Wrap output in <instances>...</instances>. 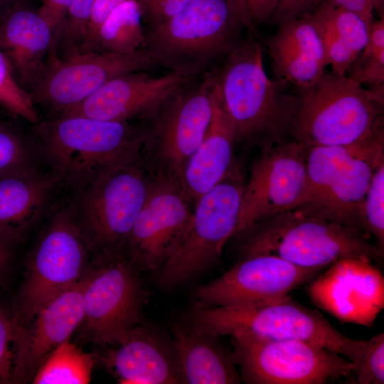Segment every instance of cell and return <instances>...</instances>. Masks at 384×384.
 Masks as SVG:
<instances>
[{
	"label": "cell",
	"instance_id": "20",
	"mask_svg": "<svg viewBox=\"0 0 384 384\" xmlns=\"http://www.w3.org/2000/svg\"><path fill=\"white\" fill-rule=\"evenodd\" d=\"M95 358L124 384L183 383L171 339L141 323Z\"/></svg>",
	"mask_w": 384,
	"mask_h": 384
},
{
	"label": "cell",
	"instance_id": "5",
	"mask_svg": "<svg viewBox=\"0 0 384 384\" xmlns=\"http://www.w3.org/2000/svg\"><path fill=\"white\" fill-rule=\"evenodd\" d=\"M183 317L198 329L218 337L244 332L270 339L309 342L342 356L353 364L366 342L342 334L319 311L289 295L251 305L195 304Z\"/></svg>",
	"mask_w": 384,
	"mask_h": 384
},
{
	"label": "cell",
	"instance_id": "35",
	"mask_svg": "<svg viewBox=\"0 0 384 384\" xmlns=\"http://www.w3.org/2000/svg\"><path fill=\"white\" fill-rule=\"evenodd\" d=\"M353 365V375L356 383H384L383 333L366 340Z\"/></svg>",
	"mask_w": 384,
	"mask_h": 384
},
{
	"label": "cell",
	"instance_id": "25",
	"mask_svg": "<svg viewBox=\"0 0 384 384\" xmlns=\"http://www.w3.org/2000/svg\"><path fill=\"white\" fill-rule=\"evenodd\" d=\"M235 143V128L224 105L215 75L210 121L180 183L191 202L195 203L225 177L234 165Z\"/></svg>",
	"mask_w": 384,
	"mask_h": 384
},
{
	"label": "cell",
	"instance_id": "17",
	"mask_svg": "<svg viewBox=\"0 0 384 384\" xmlns=\"http://www.w3.org/2000/svg\"><path fill=\"white\" fill-rule=\"evenodd\" d=\"M366 257L336 260L307 284L311 303L343 323L371 327L384 307V277Z\"/></svg>",
	"mask_w": 384,
	"mask_h": 384
},
{
	"label": "cell",
	"instance_id": "19",
	"mask_svg": "<svg viewBox=\"0 0 384 384\" xmlns=\"http://www.w3.org/2000/svg\"><path fill=\"white\" fill-rule=\"evenodd\" d=\"M88 268L89 265L75 285L48 302L26 324L16 326L13 383L33 379L43 360L60 344L70 340L80 326Z\"/></svg>",
	"mask_w": 384,
	"mask_h": 384
},
{
	"label": "cell",
	"instance_id": "31",
	"mask_svg": "<svg viewBox=\"0 0 384 384\" xmlns=\"http://www.w3.org/2000/svg\"><path fill=\"white\" fill-rule=\"evenodd\" d=\"M32 137L0 120V178L42 169Z\"/></svg>",
	"mask_w": 384,
	"mask_h": 384
},
{
	"label": "cell",
	"instance_id": "22",
	"mask_svg": "<svg viewBox=\"0 0 384 384\" xmlns=\"http://www.w3.org/2000/svg\"><path fill=\"white\" fill-rule=\"evenodd\" d=\"M383 161L384 132L368 142L346 164L319 199L297 208L366 234L363 203L373 172Z\"/></svg>",
	"mask_w": 384,
	"mask_h": 384
},
{
	"label": "cell",
	"instance_id": "26",
	"mask_svg": "<svg viewBox=\"0 0 384 384\" xmlns=\"http://www.w3.org/2000/svg\"><path fill=\"white\" fill-rule=\"evenodd\" d=\"M183 383L236 384L242 382L231 353L218 336L206 332L183 316L169 324Z\"/></svg>",
	"mask_w": 384,
	"mask_h": 384
},
{
	"label": "cell",
	"instance_id": "42",
	"mask_svg": "<svg viewBox=\"0 0 384 384\" xmlns=\"http://www.w3.org/2000/svg\"><path fill=\"white\" fill-rule=\"evenodd\" d=\"M358 15L370 27L373 19V6L369 0H329Z\"/></svg>",
	"mask_w": 384,
	"mask_h": 384
},
{
	"label": "cell",
	"instance_id": "46",
	"mask_svg": "<svg viewBox=\"0 0 384 384\" xmlns=\"http://www.w3.org/2000/svg\"><path fill=\"white\" fill-rule=\"evenodd\" d=\"M139 1H142V0H139Z\"/></svg>",
	"mask_w": 384,
	"mask_h": 384
},
{
	"label": "cell",
	"instance_id": "41",
	"mask_svg": "<svg viewBox=\"0 0 384 384\" xmlns=\"http://www.w3.org/2000/svg\"><path fill=\"white\" fill-rule=\"evenodd\" d=\"M70 1V0H41V6L38 11L49 22L53 32L63 20Z\"/></svg>",
	"mask_w": 384,
	"mask_h": 384
},
{
	"label": "cell",
	"instance_id": "6",
	"mask_svg": "<svg viewBox=\"0 0 384 384\" xmlns=\"http://www.w3.org/2000/svg\"><path fill=\"white\" fill-rule=\"evenodd\" d=\"M242 29L227 0H193L172 18L145 28L146 48L156 65L197 78L236 46Z\"/></svg>",
	"mask_w": 384,
	"mask_h": 384
},
{
	"label": "cell",
	"instance_id": "14",
	"mask_svg": "<svg viewBox=\"0 0 384 384\" xmlns=\"http://www.w3.org/2000/svg\"><path fill=\"white\" fill-rule=\"evenodd\" d=\"M306 153L293 139L264 142L244 186L236 233L297 206L306 186Z\"/></svg>",
	"mask_w": 384,
	"mask_h": 384
},
{
	"label": "cell",
	"instance_id": "8",
	"mask_svg": "<svg viewBox=\"0 0 384 384\" xmlns=\"http://www.w3.org/2000/svg\"><path fill=\"white\" fill-rule=\"evenodd\" d=\"M152 181L139 155L67 198L92 254L124 252Z\"/></svg>",
	"mask_w": 384,
	"mask_h": 384
},
{
	"label": "cell",
	"instance_id": "15",
	"mask_svg": "<svg viewBox=\"0 0 384 384\" xmlns=\"http://www.w3.org/2000/svg\"><path fill=\"white\" fill-rule=\"evenodd\" d=\"M191 203L174 180L160 174L152 181L124 249L140 272H156L172 255L191 220Z\"/></svg>",
	"mask_w": 384,
	"mask_h": 384
},
{
	"label": "cell",
	"instance_id": "34",
	"mask_svg": "<svg viewBox=\"0 0 384 384\" xmlns=\"http://www.w3.org/2000/svg\"><path fill=\"white\" fill-rule=\"evenodd\" d=\"M362 216L366 233L384 252V161L373 172L364 198Z\"/></svg>",
	"mask_w": 384,
	"mask_h": 384
},
{
	"label": "cell",
	"instance_id": "44",
	"mask_svg": "<svg viewBox=\"0 0 384 384\" xmlns=\"http://www.w3.org/2000/svg\"><path fill=\"white\" fill-rule=\"evenodd\" d=\"M380 18L384 17V0H369Z\"/></svg>",
	"mask_w": 384,
	"mask_h": 384
},
{
	"label": "cell",
	"instance_id": "24",
	"mask_svg": "<svg viewBox=\"0 0 384 384\" xmlns=\"http://www.w3.org/2000/svg\"><path fill=\"white\" fill-rule=\"evenodd\" d=\"M53 30L39 12L17 5L0 20V50L19 85L28 93L47 65Z\"/></svg>",
	"mask_w": 384,
	"mask_h": 384
},
{
	"label": "cell",
	"instance_id": "23",
	"mask_svg": "<svg viewBox=\"0 0 384 384\" xmlns=\"http://www.w3.org/2000/svg\"><path fill=\"white\" fill-rule=\"evenodd\" d=\"M264 41L274 78L296 89L316 80L328 66L324 47L309 14L279 24Z\"/></svg>",
	"mask_w": 384,
	"mask_h": 384
},
{
	"label": "cell",
	"instance_id": "33",
	"mask_svg": "<svg viewBox=\"0 0 384 384\" xmlns=\"http://www.w3.org/2000/svg\"><path fill=\"white\" fill-rule=\"evenodd\" d=\"M0 107L11 116L21 118L32 126L41 121L30 94L19 85L1 50Z\"/></svg>",
	"mask_w": 384,
	"mask_h": 384
},
{
	"label": "cell",
	"instance_id": "30",
	"mask_svg": "<svg viewBox=\"0 0 384 384\" xmlns=\"http://www.w3.org/2000/svg\"><path fill=\"white\" fill-rule=\"evenodd\" d=\"M94 1L70 0L63 20L53 32L48 61L82 53Z\"/></svg>",
	"mask_w": 384,
	"mask_h": 384
},
{
	"label": "cell",
	"instance_id": "3",
	"mask_svg": "<svg viewBox=\"0 0 384 384\" xmlns=\"http://www.w3.org/2000/svg\"><path fill=\"white\" fill-rule=\"evenodd\" d=\"M234 236L238 239L240 259L270 255L300 267L325 269L344 257H366L374 262L383 258V252L369 235L297 208Z\"/></svg>",
	"mask_w": 384,
	"mask_h": 384
},
{
	"label": "cell",
	"instance_id": "37",
	"mask_svg": "<svg viewBox=\"0 0 384 384\" xmlns=\"http://www.w3.org/2000/svg\"><path fill=\"white\" fill-rule=\"evenodd\" d=\"M16 327L12 311L0 303V384L14 382Z\"/></svg>",
	"mask_w": 384,
	"mask_h": 384
},
{
	"label": "cell",
	"instance_id": "39",
	"mask_svg": "<svg viewBox=\"0 0 384 384\" xmlns=\"http://www.w3.org/2000/svg\"><path fill=\"white\" fill-rule=\"evenodd\" d=\"M126 0H95L92 6L87 40L83 53L97 52L98 33L102 23L110 13Z\"/></svg>",
	"mask_w": 384,
	"mask_h": 384
},
{
	"label": "cell",
	"instance_id": "2",
	"mask_svg": "<svg viewBox=\"0 0 384 384\" xmlns=\"http://www.w3.org/2000/svg\"><path fill=\"white\" fill-rule=\"evenodd\" d=\"M382 132L384 88L331 71L292 95L287 134L306 148L352 145Z\"/></svg>",
	"mask_w": 384,
	"mask_h": 384
},
{
	"label": "cell",
	"instance_id": "38",
	"mask_svg": "<svg viewBox=\"0 0 384 384\" xmlns=\"http://www.w3.org/2000/svg\"><path fill=\"white\" fill-rule=\"evenodd\" d=\"M193 0H142L143 20L147 26L161 23L182 11Z\"/></svg>",
	"mask_w": 384,
	"mask_h": 384
},
{
	"label": "cell",
	"instance_id": "13",
	"mask_svg": "<svg viewBox=\"0 0 384 384\" xmlns=\"http://www.w3.org/2000/svg\"><path fill=\"white\" fill-rule=\"evenodd\" d=\"M215 81V71L194 79L150 119L149 127H144V145L152 146L164 169L161 174L179 185L185 168L210 123Z\"/></svg>",
	"mask_w": 384,
	"mask_h": 384
},
{
	"label": "cell",
	"instance_id": "12",
	"mask_svg": "<svg viewBox=\"0 0 384 384\" xmlns=\"http://www.w3.org/2000/svg\"><path fill=\"white\" fill-rule=\"evenodd\" d=\"M156 65L146 48L130 54L79 53L48 62L29 94L38 112L46 113L43 119L54 118L84 101L111 79Z\"/></svg>",
	"mask_w": 384,
	"mask_h": 384
},
{
	"label": "cell",
	"instance_id": "29",
	"mask_svg": "<svg viewBox=\"0 0 384 384\" xmlns=\"http://www.w3.org/2000/svg\"><path fill=\"white\" fill-rule=\"evenodd\" d=\"M95 361L93 355L68 340L43 360L33 377V383H89Z\"/></svg>",
	"mask_w": 384,
	"mask_h": 384
},
{
	"label": "cell",
	"instance_id": "27",
	"mask_svg": "<svg viewBox=\"0 0 384 384\" xmlns=\"http://www.w3.org/2000/svg\"><path fill=\"white\" fill-rule=\"evenodd\" d=\"M321 36L331 71L346 75L366 44L369 27L356 14L329 0L309 14Z\"/></svg>",
	"mask_w": 384,
	"mask_h": 384
},
{
	"label": "cell",
	"instance_id": "40",
	"mask_svg": "<svg viewBox=\"0 0 384 384\" xmlns=\"http://www.w3.org/2000/svg\"><path fill=\"white\" fill-rule=\"evenodd\" d=\"M324 1L326 0H281L270 23L278 26L287 21L311 14Z\"/></svg>",
	"mask_w": 384,
	"mask_h": 384
},
{
	"label": "cell",
	"instance_id": "28",
	"mask_svg": "<svg viewBox=\"0 0 384 384\" xmlns=\"http://www.w3.org/2000/svg\"><path fill=\"white\" fill-rule=\"evenodd\" d=\"M139 0H126L115 8L100 26L97 51L130 54L146 48L145 28Z\"/></svg>",
	"mask_w": 384,
	"mask_h": 384
},
{
	"label": "cell",
	"instance_id": "16",
	"mask_svg": "<svg viewBox=\"0 0 384 384\" xmlns=\"http://www.w3.org/2000/svg\"><path fill=\"white\" fill-rule=\"evenodd\" d=\"M323 270L300 267L270 255L247 257L220 277L196 288L195 304L233 306L272 302L308 284Z\"/></svg>",
	"mask_w": 384,
	"mask_h": 384
},
{
	"label": "cell",
	"instance_id": "10",
	"mask_svg": "<svg viewBox=\"0 0 384 384\" xmlns=\"http://www.w3.org/2000/svg\"><path fill=\"white\" fill-rule=\"evenodd\" d=\"M83 294L80 339L111 345L141 323L148 299L140 271L124 252L92 254Z\"/></svg>",
	"mask_w": 384,
	"mask_h": 384
},
{
	"label": "cell",
	"instance_id": "7",
	"mask_svg": "<svg viewBox=\"0 0 384 384\" xmlns=\"http://www.w3.org/2000/svg\"><path fill=\"white\" fill-rule=\"evenodd\" d=\"M45 220L16 296L12 313L16 326L26 324L48 302L75 285L92 257L68 199L59 200Z\"/></svg>",
	"mask_w": 384,
	"mask_h": 384
},
{
	"label": "cell",
	"instance_id": "21",
	"mask_svg": "<svg viewBox=\"0 0 384 384\" xmlns=\"http://www.w3.org/2000/svg\"><path fill=\"white\" fill-rule=\"evenodd\" d=\"M61 188L48 169L0 178V237L14 246L23 240L46 220Z\"/></svg>",
	"mask_w": 384,
	"mask_h": 384
},
{
	"label": "cell",
	"instance_id": "43",
	"mask_svg": "<svg viewBox=\"0 0 384 384\" xmlns=\"http://www.w3.org/2000/svg\"><path fill=\"white\" fill-rule=\"evenodd\" d=\"M13 247L12 244L0 237V288L8 272Z\"/></svg>",
	"mask_w": 384,
	"mask_h": 384
},
{
	"label": "cell",
	"instance_id": "11",
	"mask_svg": "<svg viewBox=\"0 0 384 384\" xmlns=\"http://www.w3.org/2000/svg\"><path fill=\"white\" fill-rule=\"evenodd\" d=\"M231 356L249 384H322L353 374L354 365L320 346L248 333L231 334Z\"/></svg>",
	"mask_w": 384,
	"mask_h": 384
},
{
	"label": "cell",
	"instance_id": "1",
	"mask_svg": "<svg viewBox=\"0 0 384 384\" xmlns=\"http://www.w3.org/2000/svg\"><path fill=\"white\" fill-rule=\"evenodd\" d=\"M31 134L42 164L71 193L139 156L144 142L137 124L82 116L41 119Z\"/></svg>",
	"mask_w": 384,
	"mask_h": 384
},
{
	"label": "cell",
	"instance_id": "9",
	"mask_svg": "<svg viewBox=\"0 0 384 384\" xmlns=\"http://www.w3.org/2000/svg\"><path fill=\"white\" fill-rule=\"evenodd\" d=\"M245 182L234 164L225 177L195 203L188 225L175 250L155 272L156 284L171 290L193 279L221 256L236 233Z\"/></svg>",
	"mask_w": 384,
	"mask_h": 384
},
{
	"label": "cell",
	"instance_id": "18",
	"mask_svg": "<svg viewBox=\"0 0 384 384\" xmlns=\"http://www.w3.org/2000/svg\"><path fill=\"white\" fill-rule=\"evenodd\" d=\"M196 78L174 72L158 77L144 70L127 73L111 79L84 101L58 117L82 116L130 122L150 120Z\"/></svg>",
	"mask_w": 384,
	"mask_h": 384
},
{
	"label": "cell",
	"instance_id": "36",
	"mask_svg": "<svg viewBox=\"0 0 384 384\" xmlns=\"http://www.w3.org/2000/svg\"><path fill=\"white\" fill-rule=\"evenodd\" d=\"M238 23L247 31H255L260 24L270 22L281 0H227Z\"/></svg>",
	"mask_w": 384,
	"mask_h": 384
},
{
	"label": "cell",
	"instance_id": "45",
	"mask_svg": "<svg viewBox=\"0 0 384 384\" xmlns=\"http://www.w3.org/2000/svg\"><path fill=\"white\" fill-rule=\"evenodd\" d=\"M0 1H4V0H0Z\"/></svg>",
	"mask_w": 384,
	"mask_h": 384
},
{
	"label": "cell",
	"instance_id": "4",
	"mask_svg": "<svg viewBox=\"0 0 384 384\" xmlns=\"http://www.w3.org/2000/svg\"><path fill=\"white\" fill-rule=\"evenodd\" d=\"M215 75L236 142L284 140L292 93L286 83L267 75L263 48L255 31L241 38Z\"/></svg>",
	"mask_w": 384,
	"mask_h": 384
},
{
	"label": "cell",
	"instance_id": "32",
	"mask_svg": "<svg viewBox=\"0 0 384 384\" xmlns=\"http://www.w3.org/2000/svg\"><path fill=\"white\" fill-rule=\"evenodd\" d=\"M346 75L362 85L384 88V17L370 24L366 44Z\"/></svg>",
	"mask_w": 384,
	"mask_h": 384
}]
</instances>
